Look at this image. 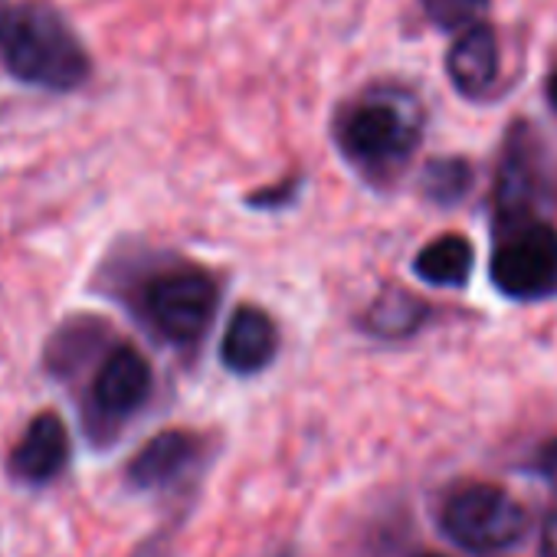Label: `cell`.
Instances as JSON below:
<instances>
[{
	"mask_svg": "<svg viewBox=\"0 0 557 557\" xmlns=\"http://www.w3.org/2000/svg\"><path fill=\"white\" fill-rule=\"evenodd\" d=\"M426 557H436V554H426Z\"/></svg>",
	"mask_w": 557,
	"mask_h": 557,
	"instance_id": "cell-21",
	"label": "cell"
},
{
	"mask_svg": "<svg viewBox=\"0 0 557 557\" xmlns=\"http://www.w3.org/2000/svg\"><path fill=\"white\" fill-rule=\"evenodd\" d=\"M70 459V433L60 413L47 410L30 420L24 440L11 453V475L24 485H44L53 482Z\"/></svg>",
	"mask_w": 557,
	"mask_h": 557,
	"instance_id": "cell-7",
	"label": "cell"
},
{
	"mask_svg": "<svg viewBox=\"0 0 557 557\" xmlns=\"http://www.w3.org/2000/svg\"><path fill=\"white\" fill-rule=\"evenodd\" d=\"M492 283L521 302L557 296V230L537 220L508 223L492 252Z\"/></svg>",
	"mask_w": 557,
	"mask_h": 557,
	"instance_id": "cell-3",
	"label": "cell"
},
{
	"mask_svg": "<svg viewBox=\"0 0 557 557\" xmlns=\"http://www.w3.org/2000/svg\"><path fill=\"white\" fill-rule=\"evenodd\" d=\"M423 319H426V306L417 296H410L404 289H391L371 306L368 329L377 338H404V335L417 332L423 325Z\"/></svg>",
	"mask_w": 557,
	"mask_h": 557,
	"instance_id": "cell-13",
	"label": "cell"
},
{
	"mask_svg": "<svg viewBox=\"0 0 557 557\" xmlns=\"http://www.w3.org/2000/svg\"><path fill=\"white\" fill-rule=\"evenodd\" d=\"M446 73H449L453 86L469 99H479L495 86V79H498V37L485 21L475 27H466L456 37V44L446 53Z\"/></svg>",
	"mask_w": 557,
	"mask_h": 557,
	"instance_id": "cell-9",
	"label": "cell"
},
{
	"mask_svg": "<svg viewBox=\"0 0 557 557\" xmlns=\"http://www.w3.org/2000/svg\"><path fill=\"white\" fill-rule=\"evenodd\" d=\"M11 17H14V4H11V0H0V44H4V34H8Z\"/></svg>",
	"mask_w": 557,
	"mask_h": 557,
	"instance_id": "cell-19",
	"label": "cell"
},
{
	"mask_svg": "<svg viewBox=\"0 0 557 557\" xmlns=\"http://www.w3.org/2000/svg\"><path fill=\"white\" fill-rule=\"evenodd\" d=\"M541 554L544 557H557V515H550L544 521V531H541Z\"/></svg>",
	"mask_w": 557,
	"mask_h": 557,
	"instance_id": "cell-17",
	"label": "cell"
},
{
	"mask_svg": "<svg viewBox=\"0 0 557 557\" xmlns=\"http://www.w3.org/2000/svg\"><path fill=\"white\" fill-rule=\"evenodd\" d=\"M537 151H534V138L528 128H515L508 135L502 164H498V181H495V210L502 216V226L508 223H521L531 220V203L537 197Z\"/></svg>",
	"mask_w": 557,
	"mask_h": 557,
	"instance_id": "cell-6",
	"label": "cell"
},
{
	"mask_svg": "<svg viewBox=\"0 0 557 557\" xmlns=\"http://www.w3.org/2000/svg\"><path fill=\"white\" fill-rule=\"evenodd\" d=\"M472 187V168L462 158H436L426 171H423V194L433 203H456L469 194Z\"/></svg>",
	"mask_w": 557,
	"mask_h": 557,
	"instance_id": "cell-14",
	"label": "cell"
},
{
	"mask_svg": "<svg viewBox=\"0 0 557 557\" xmlns=\"http://www.w3.org/2000/svg\"><path fill=\"white\" fill-rule=\"evenodd\" d=\"M275 348H278V332L272 319L256 306H243L233 312L223 332L220 361L233 374H256L275 358Z\"/></svg>",
	"mask_w": 557,
	"mask_h": 557,
	"instance_id": "cell-10",
	"label": "cell"
},
{
	"mask_svg": "<svg viewBox=\"0 0 557 557\" xmlns=\"http://www.w3.org/2000/svg\"><path fill=\"white\" fill-rule=\"evenodd\" d=\"M531 469H534L541 479H547V482H554V485H557V436H554V440H547V443L534 453Z\"/></svg>",
	"mask_w": 557,
	"mask_h": 557,
	"instance_id": "cell-16",
	"label": "cell"
},
{
	"mask_svg": "<svg viewBox=\"0 0 557 557\" xmlns=\"http://www.w3.org/2000/svg\"><path fill=\"white\" fill-rule=\"evenodd\" d=\"M151 394V368L141 351L132 345H119L96 374L92 400L106 417L135 413Z\"/></svg>",
	"mask_w": 557,
	"mask_h": 557,
	"instance_id": "cell-8",
	"label": "cell"
},
{
	"mask_svg": "<svg viewBox=\"0 0 557 557\" xmlns=\"http://www.w3.org/2000/svg\"><path fill=\"white\" fill-rule=\"evenodd\" d=\"M216 312V286L203 269H171L145 289V315L174 345H194Z\"/></svg>",
	"mask_w": 557,
	"mask_h": 557,
	"instance_id": "cell-5",
	"label": "cell"
},
{
	"mask_svg": "<svg viewBox=\"0 0 557 557\" xmlns=\"http://www.w3.org/2000/svg\"><path fill=\"white\" fill-rule=\"evenodd\" d=\"M524 508L498 485H462L446 498L443 531L466 550L485 554L511 547L524 534Z\"/></svg>",
	"mask_w": 557,
	"mask_h": 557,
	"instance_id": "cell-4",
	"label": "cell"
},
{
	"mask_svg": "<svg viewBox=\"0 0 557 557\" xmlns=\"http://www.w3.org/2000/svg\"><path fill=\"white\" fill-rule=\"evenodd\" d=\"M423 135V109L413 92L400 86H374L351 99L338 122L335 138L342 154L368 177H384L407 164Z\"/></svg>",
	"mask_w": 557,
	"mask_h": 557,
	"instance_id": "cell-2",
	"label": "cell"
},
{
	"mask_svg": "<svg viewBox=\"0 0 557 557\" xmlns=\"http://www.w3.org/2000/svg\"><path fill=\"white\" fill-rule=\"evenodd\" d=\"M423 14L430 17V24H436L440 30H466L482 24V14L488 8V0H420Z\"/></svg>",
	"mask_w": 557,
	"mask_h": 557,
	"instance_id": "cell-15",
	"label": "cell"
},
{
	"mask_svg": "<svg viewBox=\"0 0 557 557\" xmlns=\"http://www.w3.org/2000/svg\"><path fill=\"white\" fill-rule=\"evenodd\" d=\"M197 456V436L184 430H164L148 440L128 462V482L135 488H161L174 482Z\"/></svg>",
	"mask_w": 557,
	"mask_h": 557,
	"instance_id": "cell-11",
	"label": "cell"
},
{
	"mask_svg": "<svg viewBox=\"0 0 557 557\" xmlns=\"http://www.w3.org/2000/svg\"><path fill=\"white\" fill-rule=\"evenodd\" d=\"M547 99H550V106L557 109V70H554L550 79H547Z\"/></svg>",
	"mask_w": 557,
	"mask_h": 557,
	"instance_id": "cell-20",
	"label": "cell"
},
{
	"mask_svg": "<svg viewBox=\"0 0 557 557\" xmlns=\"http://www.w3.org/2000/svg\"><path fill=\"white\" fill-rule=\"evenodd\" d=\"M0 63L17 83L47 92H73L92 76L89 50L76 30L57 8L40 0L14 8L4 44H0Z\"/></svg>",
	"mask_w": 557,
	"mask_h": 557,
	"instance_id": "cell-1",
	"label": "cell"
},
{
	"mask_svg": "<svg viewBox=\"0 0 557 557\" xmlns=\"http://www.w3.org/2000/svg\"><path fill=\"white\" fill-rule=\"evenodd\" d=\"M135 557H171V550H168V544L158 537V541H151V544H145Z\"/></svg>",
	"mask_w": 557,
	"mask_h": 557,
	"instance_id": "cell-18",
	"label": "cell"
},
{
	"mask_svg": "<svg viewBox=\"0 0 557 557\" xmlns=\"http://www.w3.org/2000/svg\"><path fill=\"white\" fill-rule=\"evenodd\" d=\"M472 262H475L472 243L462 233H446L417 252L413 269L430 286H462L472 272Z\"/></svg>",
	"mask_w": 557,
	"mask_h": 557,
	"instance_id": "cell-12",
	"label": "cell"
}]
</instances>
